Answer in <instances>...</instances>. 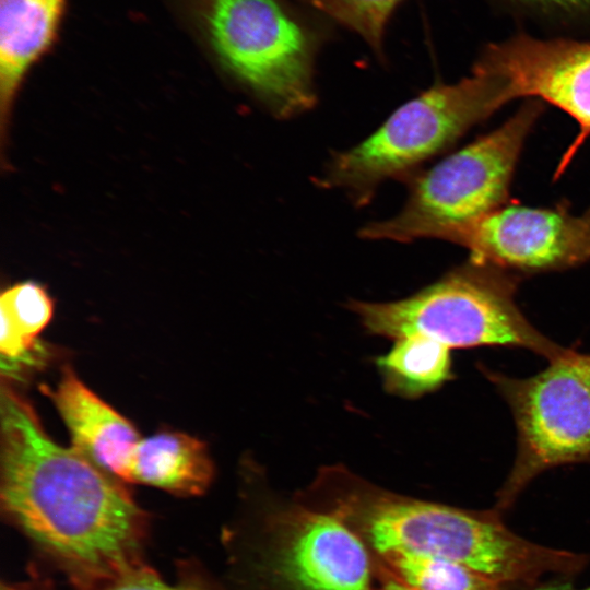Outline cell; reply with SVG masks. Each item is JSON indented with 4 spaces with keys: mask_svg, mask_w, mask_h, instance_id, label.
I'll return each instance as SVG.
<instances>
[{
    "mask_svg": "<svg viewBox=\"0 0 590 590\" xmlns=\"http://www.w3.org/2000/svg\"><path fill=\"white\" fill-rule=\"evenodd\" d=\"M0 413V502L7 517L78 587L141 563L146 514L122 481L51 440L32 405L4 382Z\"/></svg>",
    "mask_w": 590,
    "mask_h": 590,
    "instance_id": "6da1fadb",
    "label": "cell"
},
{
    "mask_svg": "<svg viewBox=\"0 0 590 590\" xmlns=\"http://www.w3.org/2000/svg\"><path fill=\"white\" fill-rule=\"evenodd\" d=\"M328 509L380 558L397 553L440 557L502 587L532 583L547 574H576L587 564L583 554L543 546L516 534L496 508L464 510L361 484L340 493Z\"/></svg>",
    "mask_w": 590,
    "mask_h": 590,
    "instance_id": "7a4b0ae2",
    "label": "cell"
},
{
    "mask_svg": "<svg viewBox=\"0 0 590 590\" xmlns=\"http://www.w3.org/2000/svg\"><path fill=\"white\" fill-rule=\"evenodd\" d=\"M519 275L468 260L408 298L390 303L353 302L368 332L399 339L420 334L448 349L512 346L548 362L571 349L536 330L517 306Z\"/></svg>",
    "mask_w": 590,
    "mask_h": 590,
    "instance_id": "3957f363",
    "label": "cell"
},
{
    "mask_svg": "<svg viewBox=\"0 0 590 590\" xmlns=\"http://www.w3.org/2000/svg\"><path fill=\"white\" fill-rule=\"evenodd\" d=\"M543 107L539 99H527L502 126L416 174L401 211L365 225L361 237L456 244L465 229L507 203L521 151Z\"/></svg>",
    "mask_w": 590,
    "mask_h": 590,
    "instance_id": "277c9868",
    "label": "cell"
},
{
    "mask_svg": "<svg viewBox=\"0 0 590 590\" xmlns=\"http://www.w3.org/2000/svg\"><path fill=\"white\" fill-rule=\"evenodd\" d=\"M509 102L500 80L477 72L436 84L397 108L364 141L334 154L316 181L365 205L384 181L411 176Z\"/></svg>",
    "mask_w": 590,
    "mask_h": 590,
    "instance_id": "5b68a950",
    "label": "cell"
},
{
    "mask_svg": "<svg viewBox=\"0 0 590 590\" xmlns=\"http://www.w3.org/2000/svg\"><path fill=\"white\" fill-rule=\"evenodd\" d=\"M222 67L279 118L314 107L321 35L286 0H192Z\"/></svg>",
    "mask_w": 590,
    "mask_h": 590,
    "instance_id": "8992f818",
    "label": "cell"
},
{
    "mask_svg": "<svg viewBox=\"0 0 590 590\" xmlns=\"http://www.w3.org/2000/svg\"><path fill=\"white\" fill-rule=\"evenodd\" d=\"M512 413L517 452L497 494L496 509L510 507L539 474L590 462V355L571 350L529 378L479 365Z\"/></svg>",
    "mask_w": 590,
    "mask_h": 590,
    "instance_id": "52a82bcc",
    "label": "cell"
},
{
    "mask_svg": "<svg viewBox=\"0 0 590 590\" xmlns=\"http://www.w3.org/2000/svg\"><path fill=\"white\" fill-rule=\"evenodd\" d=\"M473 72L500 80L510 101L546 102L576 120L579 131L558 163V178L590 135V40L520 34L485 48Z\"/></svg>",
    "mask_w": 590,
    "mask_h": 590,
    "instance_id": "ba28073f",
    "label": "cell"
},
{
    "mask_svg": "<svg viewBox=\"0 0 590 590\" xmlns=\"http://www.w3.org/2000/svg\"><path fill=\"white\" fill-rule=\"evenodd\" d=\"M456 244L471 261L522 274L559 271L590 260V209L575 215L552 209L506 203L468 229Z\"/></svg>",
    "mask_w": 590,
    "mask_h": 590,
    "instance_id": "9c48e42d",
    "label": "cell"
},
{
    "mask_svg": "<svg viewBox=\"0 0 590 590\" xmlns=\"http://www.w3.org/2000/svg\"><path fill=\"white\" fill-rule=\"evenodd\" d=\"M275 529L276 570L290 590H371L370 550L333 511L294 506Z\"/></svg>",
    "mask_w": 590,
    "mask_h": 590,
    "instance_id": "30bf717a",
    "label": "cell"
},
{
    "mask_svg": "<svg viewBox=\"0 0 590 590\" xmlns=\"http://www.w3.org/2000/svg\"><path fill=\"white\" fill-rule=\"evenodd\" d=\"M71 434L73 448L120 481L127 482L132 453L140 441L132 423L91 391L66 366L50 391Z\"/></svg>",
    "mask_w": 590,
    "mask_h": 590,
    "instance_id": "8fae6325",
    "label": "cell"
},
{
    "mask_svg": "<svg viewBox=\"0 0 590 590\" xmlns=\"http://www.w3.org/2000/svg\"><path fill=\"white\" fill-rule=\"evenodd\" d=\"M66 0H0V130L5 144L11 113L31 68L56 40Z\"/></svg>",
    "mask_w": 590,
    "mask_h": 590,
    "instance_id": "7c38bea8",
    "label": "cell"
},
{
    "mask_svg": "<svg viewBox=\"0 0 590 590\" xmlns=\"http://www.w3.org/2000/svg\"><path fill=\"white\" fill-rule=\"evenodd\" d=\"M213 475L214 467L203 441L180 432H162L140 439L127 482L187 497L203 494Z\"/></svg>",
    "mask_w": 590,
    "mask_h": 590,
    "instance_id": "4fadbf2b",
    "label": "cell"
},
{
    "mask_svg": "<svg viewBox=\"0 0 590 590\" xmlns=\"http://www.w3.org/2000/svg\"><path fill=\"white\" fill-rule=\"evenodd\" d=\"M0 352L8 375L36 365L43 354L37 337L49 323L54 303L46 288L34 281L15 283L0 297Z\"/></svg>",
    "mask_w": 590,
    "mask_h": 590,
    "instance_id": "5bb4252c",
    "label": "cell"
},
{
    "mask_svg": "<svg viewBox=\"0 0 590 590\" xmlns=\"http://www.w3.org/2000/svg\"><path fill=\"white\" fill-rule=\"evenodd\" d=\"M376 365L386 390L402 398H418L453 378L450 349L420 334L396 339Z\"/></svg>",
    "mask_w": 590,
    "mask_h": 590,
    "instance_id": "9a60e30c",
    "label": "cell"
},
{
    "mask_svg": "<svg viewBox=\"0 0 590 590\" xmlns=\"http://www.w3.org/2000/svg\"><path fill=\"white\" fill-rule=\"evenodd\" d=\"M392 578L413 590H502V586L458 563L422 554L381 557Z\"/></svg>",
    "mask_w": 590,
    "mask_h": 590,
    "instance_id": "2e32d148",
    "label": "cell"
},
{
    "mask_svg": "<svg viewBox=\"0 0 590 590\" xmlns=\"http://www.w3.org/2000/svg\"><path fill=\"white\" fill-rule=\"evenodd\" d=\"M320 13L358 34L382 55L387 23L402 0H305Z\"/></svg>",
    "mask_w": 590,
    "mask_h": 590,
    "instance_id": "e0dca14e",
    "label": "cell"
},
{
    "mask_svg": "<svg viewBox=\"0 0 590 590\" xmlns=\"http://www.w3.org/2000/svg\"><path fill=\"white\" fill-rule=\"evenodd\" d=\"M78 588L79 590H208L198 581L168 582L142 563L109 578Z\"/></svg>",
    "mask_w": 590,
    "mask_h": 590,
    "instance_id": "ac0fdd59",
    "label": "cell"
},
{
    "mask_svg": "<svg viewBox=\"0 0 590 590\" xmlns=\"http://www.w3.org/2000/svg\"><path fill=\"white\" fill-rule=\"evenodd\" d=\"M526 8L565 14L590 13V0H506Z\"/></svg>",
    "mask_w": 590,
    "mask_h": 590,
    "instance_id": "d6986e66",
    "label": "cell"
},
{
    "mask_svg": "<svg viewBox=\"0 0 590 590\" xmlns=\"http://www.w3.org/2000/svg\"><path fill=\"white\" fill-rule=\"evenodd\" d=\"M381 590H413L411 589L410 587H408L406 585L402 583L401 581L392 578L390 580H388L384 587L381 588Z\"/></svg>",
    "mask_w": 590,
    "mask_h": 590,
    "instance_id": "ffe728a7",
    "label": "cell"
},
{
    "mask_svg": "<svg viewBox=\"0 0 590 590\" xmlns=\"http://www.w3.org/2000/svg\"><path fill=\"white\" fill-rule=\"evenodd\" d=\"M538 590H590V586L586 587V588H581V589H576V588H573L571 586L569 585H550V586H546V587H542Z\"/></svg>",
    "mask_w": 590,
    "mask_h": 590,
    "instance_id": "44dd1931",
    "label": "cell"
}]
</instances>
